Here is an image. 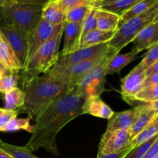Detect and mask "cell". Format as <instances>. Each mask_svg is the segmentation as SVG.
Masks as SVG:
<instances>
[{"label":"cell","mask_w":158,"mask_h":158,"mask_svg":"<svg viewBox=\"0 0 158 158\" xmlns=\"http://www.w3.org/2000/svg\"><path fill=\"white\" fill-rule=\"evenodd\" d=\"M154 24L156 29V33H155V38H154V44L158 43V21L156 23H153Z\"/></svg>","instance_id":"cell-45"},{"label":"cell","mask_w":158,"mask_h":158,"mask_svg":"<svg viewBox=\"0 0 158 158\" xmlns=\"http://www.w3.org/2000/svg\"><path fill=\"white\" fill-rule=\"evenodd\" d=\"M85 2H86V3H87L88 5H89V6H94V3L96 2L97 1V0H84Z\"/></svg>","instance_id":"cell-47"},{"label":"cell","mask_w":158,"mask_h":158,"mask_svg":"<svg viewBox=\"0 0 158 158\" xmlns=\"http://www.w3.org/2000/svg\"><path fill=\"white\" fill-rule=\"evenodd\" d=\"M154 158H158V156H157V157H154Z\"/></svg>","instance_id":"cell-51"},{"label":"cell","mask_w":158,"mask_h":158,"mask_svg":"<svg viewBox=\"0 0 158 158\" xmlns=\"http://www.w3.org/2000/svg\"><path fill=\"white\" fill-rule=\"evenodd\" d=\"M0 72H4V73H10L7 69L5 68V66L2 64V63L0 62Z\"/></svg>","instance_id":"cell-46"},{"label":"cell","mask_w":158,"mask_h":158,"mask_svg":"<svg viewBox=\"0 0 158 158\" xmlns=\"http://www.w3.org/2000/svg\"><path fill=\"white\" fill-rule=\"evenodd\" d=\"M85 99L77 90L61 94L35 121L26 148L32 152L44 148L52 155L59 156L57 134L69 122L83 115Z\"/></svg>","instance_id":"cell-1"},{"label":"cell","mask_w":158,"mask_h":158,"mask_svg":"<svg viewBox=\"0 0 158 158\" xmlns=\"http://www.w3.org/2000/svg\"><path fill=\"white\" fill-rule=\"evenodd\" d=\"M14 3L13 0H0V9Z\"/></svg>","instance_id":"cell-41"},{"label":"cell","mask_w":158,"mask_h":158,"mask_svg":"<svg viewBox=\"0 0 158 158\" xmlns=\"http://www.w3.org/2000/svg\"><path fill=\"white\" fill-rule=\"evenodd\" d=\"M158 134V114L154 117V118L149 123V124L141 131L139 134L131 140L130 143L131 149L141 143H144L147 140H150L154 136Z\"/></svg>","instance_id":"cell-23"},{"label":"cell","mask_w":158,"mask_h":158,"mask_svg":"<svg viewBox=\"0 0 158 158\" xmlns=\"http://www.w3.org/2000/svg\"><path fill=\"white\" fill-rule=\"evenodd\" d=\"M0 62L10 73L15 74L23 69V66L15 52L2 32L0 35Z\"/></svg>","instance_id":"cell-15"},{"label":"cell","mask_w":158,"mask_h":158,"mask_svg":"<svg viewBox=\"0 0 158 158\" xmlns=\"http://www.w3.org/2000/svg\"><path fill=\"white\" fill-rule=\"evenodd\" d=\"M0 35H1V32H0Z\"/></svg>","instance_id":"cell-52"},{"label":"cell","mask_w":158,"mask_h":158,"mask_svg":"<svg viewBox=\"0 0 158 158\" xmlns=\"http://www.w3.org/2000/svg\"><path fill=\"white\" fill-rule=\"evenodd\" d=\"M132 100H137L142 103H151L158 100V84L143 88L137 95L134 96Z\"/></svg>","instance_id":"cell-30"},{"label":"cell","mask_w":158,"mask_h":158,"mask_svg":"<svg viewBox=\"0 0 158 158\" xmlns=\"http://www.w3.org/2000/svg\"><path fill=\"white\" fill-rule=\"evenodd\" d=\"M148 105L150 106V107L152 108L154 110H155L156 112L158 113V100H155V101L151 102V103H148Z\"/></svg>","instance_id":"cell-42"},{"label":"cell","mask_w":158,"mask_h":158,"mask_svg":"<svg viewBox=\"0 0 158 158\" xmlns=\"http://www.w3.org/2000/svg\"><path fill=\"white\" fill-rule=\"evenodd\" d=\"M140 0H114L98 6L99 9L114 12L120 16Z\"/></svg>","instance_id":"cell-25"},{"label":"cell","mask_w":158,"mask_h":158,"mask_svg":"<svg viewBox=\"0 0 158 158\" xmlns=\"http://www.w3.org/2000/svg\"><path fill=\"white\" fill-rule=\"evenodd\" d=\"M43 6L12 3L2 8V15L6 17L27 38L42 19Z\"/></svg>","instance_id":"cell-4"},{"label":"cell","mask_w":158,"mask_h":158,"mask_svg":"<svg viewBox=\"0 0 158 158\" xmlns=\"http://www.w3.org/2000/svg\"><path fill=\"white\" fill-rule=\"evenodd\" d=\"M18 78L14 73H9L0 79V93L6 94L17 87Z\"/></svg>","instance_id":"cell-33"},{"label":"cell","mask_w":158,"mask_h":158,"mask_svg":"<svg viewBox=\"0 0 158 158\" xmlns=\"http://www.w3.org/2000/svg\"><path fill=\"white\" fill-rule=\"evenodd\" d=\"M137 54L138 52L135 49H133L131 52H127V53H117L116 55H114L106 67V76L112 75L114 73H120V71L125 66H127L135 60Z\"/></svg>","instance_id":"cell-19"},{"label":"cell","mask_w":158,"mask_h":158,"mask_svg":"<svg viewBox=\"0 0 158 158\" xmlns=\"http://www.w3.org/2000/svg\"><path fill=\"white\" fill-rule=\"evenodd\" d=\"M145 73H146L147 77L154 75V74H158V62L154 63V64H153L152 66H150L149 68H148V69L145 70Z\"/></svg>","instance_id":"cell-40"},{"label":"cell","mask_w":158,"mask_h":158,"mask_svg":"<svg viewBox=\"0 0 158 158\" xmlns=\"http://www.w3.org/2000/svg\"><path fill=\"white\" fill-rule=\"evenodd\" d=\"M63 32V27L29 59L21 77L22 86L24 89L40 77V74L47 73L56 64L60 56V45Z\"/></svg>","instance_id":"cell-3"},{"label":"cell","mask_w":158,"mask_h":158,"mask_svg":"<svg viewBox=\"0 0 158 158\" xmlns=\"http://www.w3.org/2000/svg\"><path fill=\"white\" fill-rule=\"evenodd\" d=\"M42 19L56 26L64 23L65 12L62 10L56 0H49L43 6Z\"/></svg>","instance_id":"cell-18"},{"label":"cell","mask_w":158,"mask_h":158,"mask_svg":"<svg viewBox=\"0 0 158 158\" xmlns=\"http://www.w3.org/2000/svg\"><path fill=\"white\" fill-rule=\"evenodd\" d=\"M49 0H13L14 2L19 4H29V5H40L44 6Z\"/></svg>","instance_id":"cell-38"},{"label":"cell","mask_w":158,"mask_h":158,"mask_svg":"<svg viewBox=\"0 0 158 158\" xmlns=\"http://www.w3.org/2000/svg\"><path fill=\"white\" fill-rule=\"evenodd\" d=\"M8 74H9V73H8L0 72V79H1L2 77H4V76H6V75H8Z\"/></svg>","instance_id":"cell-49"},{"label":"cell","mask_w":158,"mask_h":158,"mask_svg":"<svg viewBox=\"0 0 158 158\" xmlns=\"http://www.w3.org/2000/svg\"><path fill=\"white\" fill-rule=\"evenodd\" d=\"M2 108H1V107H0V110H2Z\"/></svg>","instance_id":"cell-50"},{"label":"cell","mask_w":158,"mask_h":158,"mask_svg":"<svg viewBox=\"0 0 158 158\" xmlns=\"http://www.w3.org/2000/svg\"><path fill=\"white\" fill-rule=\"evenodd\" d=\"M131 148H127V149L124 150V151H121V152L115 153V154H103L98 151L97 158H123L127 155V154L131 151Z\"/></svg>","instance_id":"cell-36"},{"label":"cell","mask_w":158,"mask_h":158,"mask_svg":"<svg viewBox=\"0 0 158 158\" xmlns=\"http://www.w3.org/2000/svg\"><path fill=\"white\" fill-rule=\"evenodd\" d=\"M157 62H158V43L152 45L148 49V51L145 54L140 64L147 69Z\"/></svg>","instance_id":"cell-32"},{"label":"cell","mask_w":158,"mask_h":158,"mask_svg":"<svg viewBox=\"0 0 158 158\" xmlns=\"http://www.w3.org/2000/svg\"><path fill=\"white\" fill-rule=\"evenodd\" d=\"M2 24L0 26V31L12 49L15 52L19 61L23 68L26 66L27 61L28 54V41L27 38L20 32L19 29L14 26L6 17L2 16Z\"/></svg>","instance_id":"cell-7"},{"label":"cell","mask_w":158,"mask_h":158,"mask_svg":"<svg viewBox=\"0 0 158 158\" xmlns=\"http://www.w3.org/2000/svg\"><path fill=\"white\" fill-rule=\"evenodd\" d=\"M157 9L158 3L147 12L131 19L119 26L112 40L107 43L108 46L120 52L125 46L132 43L143 28L154 22Z\"/></svg>","instance_id":"cell-6"},{"label":"cell","mask_w":158,"mask_h":158,"mask_svg":"<svg viewBox=\"0 0 158 158\" xmlns=\"http://www.w3.org/2000/svg\"><path fill=\"white\" fill-rule=\"evenodd\" d=\"M157 114V112L150 107L148 103H143V104L140 105V113L134 123L129 129L132 139L140 134Z\"/></svg>","instance_id":"cell-17"},{"label":"cell","mask_w":158,"mask_h":158,"mask_svg":"<svg viewBox=\"0 0 158 158\" xmlns=\"http://www.w3.org/2000/svg\"><path fill=\"white\" fill-rule=\"evenodd\" d=\"M96 11L97 9L94 7L92 8L90 12H89L85 19L83 20L81 24V31H80V45L81 48L83 44V40L85 36L94 29H97V21H96Z\"/></svg>","instance_id":"cell-29"},{"label":"cell","mask_w":158,"mask_h":158,"mask_svg":"<svg viewBox=\"0 0 158 158\" xmlns=\"http://www.w3.org/2000/svg\"><path fill=\"white\" fill-rule=\"evenodd\" d=\"M157 137L158 134L154 136V137L151 138L150 140L145 141L144 143L132 148L123 158H143V156L147 154L148 150L151 148V147L152 146V144Z\"/></svg>","instance_id":"cell-31"},{"label":"cell","mask_w":158,"mask_h":158,"mask_svg":"<svg viewBox=\"0 0 158 158\" xmlns=\"http://www.w3.org/2000/svg\"><path fill=\"white\" fill-rule=\"evenodd\" d=\"M93 6L89 5H82L69 9L65 14V22L72 23H82L86 15L89 14Z\"/></svg>","instance_id":"cell-27"},{"label":"cell","mask_w":158,"mask_h":158,"mask_svg":"<svg viewBox=\"0 0 158 158\" xmlns=\"http://www.w3.org/2000/svg\"><path fill=\"white\" fill-rule=\"evenodd\" d=\"M67 83L63 78L48 72L38 77L24 89L25 103L17 110L19 114H27L36 121L41 114L66 91Z\"/></svg>","instance_id":"cell-2"},{"label":"cell","mask_w":158,"mask_h":158,"mask_svg":"<svg viewBox=\"0 0 158 158\" xmlns=\"http://www.w3.org/2000/svg\"><path fill=\"white\" fill-rule=\"evenodd\" d=\"M117 53H119L118 51L107 46L98 63L81 79L75 90L86 98L91 96H100L104 90L106 67Z\"/></svg>","instance_id":"cell-5"},{"label":"cell","mask_w":158,"mask_h":158,"mask_svg":"<svg viewBox=\"0 0 158 158\" xmlns=\"http://www.w3.org/2000/svg\"><path fill=\"white\" fill-rule=\"evenodd\" d=\"M0 158H13L10 154H8L5 151L0 148Z\"/></svg>","instance_id":"cell-44"},{"label":"cell","mask_w":158,"mask_h":158,"mask_svg":"<svg viewBox=\"0 0 158 158\" xmlns=\"http://www.w3.org/2000/svg\"><path fill=\"white\" fill-rule=\"evenodd\" d=\"M97 29L105 32H114L119 27L120 16L117 14L104 9L96 8Z\"/></svg>","instance_id":"cell-16"},{"label":"cell","mask_w":158,"mask_h":158,"mask_svg":"<svg viewBox=\"0 0 158 158\" xmlns=\"http://www.w3.org/2000/svg\"><path fill=\"white\" fill-rule=\"evenodd\" d=\"M83 114L109 120L114 114L113 110L102 100L100 96H91L86 97L82 106Z\"/></svg>","instance_id":"cell-14"},{"label":"cell","mask_w":158,"mask_h":158,"mask_svg":"<svg viewBox=\"0 0 158 158\" xmlns=\"http://www.w3.org/2000/svg\"><path fill=\"white\" fill-rule=\"evenodd\" d=\"M0 148L10 154L13 158H39L26 146H15L0 140Z\"/></svg>","instance_id":"cell-28"},{"label":"cell","mask_w":158,"mask_h":158,"mask_svg":"<svg viewBox=\"0 0 158 158\" xmlns=\"http://www.w3.org/2000/svg\"><path fill=\"white\" fill-rule=\"evenodd\" d=\"M131 140L132 137L129 129L106 131L102 136L98 151L103 154L121 152L131 148Z\"/></svg>","instance_id":"cell-8"},{"label":"cell","mask_w":158,"mask_h":158,"mask_svg":"<svg viewBox=\"0 0 158 158\" xmlns=\"http://www.w3.org/2000/svg\"><path fill=\"white\" fill-rule=\"evenodd\" d=\"M156 84H158V74H154V75L147 77L144 80V83H143V88Z\"/></svg>","instance_id":"cell-39"},{"label":"cell","mask_w":158,"mask_h":158,"mask_svg":"<svg viewBox=\"0 0 158 158\" xmlns=\"http://www.w3.org/2000/svg\"><path fill=\"white\" fill-rule=\"evenodd\" d=\"M4 103V109L9 110H19L25 103V92L18 87L11 89L5 94Z\"/></svg>","instance_id":"cell-24"},{"label":"cell","mask_w":158,"mask_h":158,"mask_svg":"<svg viewBox=\"0 0 158 158\" xmlns=\"http://www.w3.org/2000/svg\"><path fill=\"white\" fill-rule=\"evenodd\" d=\"M82 23H72L65 22L63 35L64 37L63 47L60 56L70 54L80 48V36Z\"/></svg>","instance_id":"cell-12"},{"label":"cell","mask_w":158,"mask_h":158,"mask_svg":"<svg viewBox=\"0 0 158 158\" xmlns=\"http://www.w3.org/2000/svg\"><path fill=\"white\" fill-rule=\"evenodd\" d=\"M146 69L139 63L135 66L127 75L121 80L122 96L125 100H132L143 87V83L146 79Z\"/></svg>","instance_id":"cell-10"},{"label":"cell","mask_w":158,"mask_h":158,"mask_svg":"<svg viewBox=\"0 0 158 158\" xmlns=\"http://www.w3.org/2000/svg\"><path fill=\"white\" fill-rule=\"evenodd\" d=\"M31 118H14L6 123L0 129V132H15L19 131H26L32 134L33 131V126L30 125Z\"/></svg>","instance_id":"cell-26"},{"label":"cell","mask_w":158,"mask_h":158,"mask_svg":"<svg viewBox=\"0 0 158 158\" xmlns=\"http://www.w3.org/2000/svg\"><path fill=\"white\" fill-rule=\"evenodd\" d=\"M64 23L56 26L41 19L35 30L28 37L27 61L43 44L51 40L64 26Z\"/></svg>","instance_id":"cell-9"},{"label":"cell","mask_w":158,"mask_h":158,"mask_svg":"<svg viewBox=\"0 0 158 158\" xmlns=\"http://www.w3.org/2000/svg\"><path fill=\"white\" fill-rule=\"evenodd\" d=\"M115 32L116 31L105 32V31H102L97 29H94L85 36L80 49L108 43L113 39Z\"/></svg>","instance_id":"cell-21"},{"label":"cell","mask_w":158,"mask_h":158,"mask_svg":"<svg viewBox=\"0 0 158 158\" xmlns=\"http://www.w3.org/2000/svg\"><path fill=\"white\" fill-rule=\"evenodd\" d=\"M158 21V9L157 11V13H156L155 15V17H154V22L153 23H156V22Z\"/></svg>","instance_id":"cell-48"},{"label":"cell","mask_w":158,"mask_h":158,"mask_svg":"<svg viewBox=\"0 0 158 158\" xmlns=\"http://www.w3.org/2000/svg\"><path fill=\"white\" fill-rule=\"evenodd\" d=\"M107 46V43L97 45V46H91V47L78 49V50L70 54H68V55L60 56V59L56 65L64 68L69 67L73 65L100 55L106 49Z\"/></svg>","instance_id":"cell-11"},{"label":"cell","mask_w":158,"mask_h":158,"mask_svg":"<svg viewBox=\"0 0 158 158\" xmlns=\"http://www.w3.org/2000/svg\"><path fill=\"white\" fill-rule=\"evenodd\" d=\"M56 2H58L62 10L65 12V14L73 8L82 6V5H88L84 0H56Z\"/></svg>","instance_id":"cell-34"},{"label":"cell","mask_w":158,"mask_h":158,"mask_svg":"<svg viewBox=\"0 0 158 158\" xmlns=\"http://www.w3.org/2000/svg\"><path fill=\"white\" fill-rule=\"evenodd\" d=\"M111 1H114V0H97V1L94 4L93 7L97 8V7H98V6H101V5L104 4V3L109 2H111Z\"/></svg>","instance_id":"cell-43"},{"label":"cell","mask_w":158,"mask_h":158,"mask_svg":"<svg viewBox=\"0 0 158 158\" xmlns=\"http://www.w3.org/2000/svg\"><path fill=\"white\" fill-rule=\"evenodd\" d=\"M18 114L19 113L17 110H9L2 108L0 110V129L12 119L16 118Z\"/></svg>","instance_id":"cell-35"},{"label":"cell","mask_w":158,"mask_h":158,"mask_svg":"<svg viewBox=\"0 0 158 158\" xmlns=\"http://www.w3.org/2000/svg\"></svg>","instance_id":"cell-53"},{"label":"cell","mask_w":158,"mask_h":158,"mask_svg":"<svg viewBox=\"0 0 158 158\" xmlns=\"http://www.w3.org/2000/svg\"><path fill=\"white\" fill-rule=\"evenodd\" d=\"M158 3V0H140L138 2L136 3L132 8L127 11L126 12L120 15V21L119 26L126 23L131 19L140 15L143 12H147L151 8L154 7Z\"/></svg>","instance_id":"cell-22"},{"label":"cell","mask_w":158,"mask_h":158,"mask_svg":"<svg viewBox=\"0 0 158 158\" xmlns=\"http://www.w3.org/2000/svg\"><path fill=\"white\" fill-rule=\"evenodd\" d=\"M155 33V26L153 23L143 28L133 40L132 43L135 45L134 49L138 53L144 49H149L152 45L154 44Z\"/></svg>","instance_id":"cell-20"},{"label":"cell","mask_w":158,"mask_h":158,"mask_svg":"<svg viewBox=\"0 0 158 158\" xmlns=\"http://www.w3.org/2000/svg\"><path fill=\"white\" fill-rule=\"evenodd\" d=\"M140 111V105L134 109L122 112L114 113L108 120L106 131H114L117 130H128L131 127Z\"/></svg>","instance_id":"cell-13"},{"label":"cell","mask_w":158,"mask_h":158,"mask_svg":"<svg viewBox=\"0 0 158 158\" xmlns=\"http://www.w3.org/2000/svg\"><path fill=\"white\" fill-rule=\"evenodd\" d=\"M158 156V137L143 158H154Z\"/></svg>","instance_id":"cell-37"}]
</instances>
